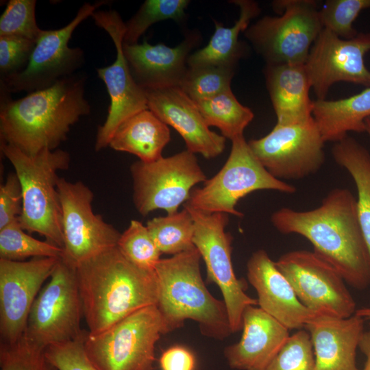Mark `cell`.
Masks as SVG:
<instances>
[{"mask_svg":"<svg viewBox=\"0 0 370 370\" xmlns=\"http://www.w3.org/2000/svg\"><path fill=\"white\" fill-rule=\"evenodd\" d=\"M62 249L25 232L18 219L0 230V258L22 260L34 258H60Z\"/></svg>","mask_w":370,"mask_h":370,"instance_id":"31","label":"cell"},{"mask_svg":"<svg viewBox=\"0 0 370 370\" xmlns=\"http://www.w3.org/2000/svg\"><path fill=\"white\" fill-rule=\"evenodd\" d=\"M279 16H265L243 32L267 64H305L323 29L313 0H280L272 3Z\"/></svg>","mask_w":370,"mask_h":370,"instance_id":"8","label":"cell"},{"mask_svg":"<svg viewBox=\"0 0 370 370\" xmlns=\"http://www.w3.org/2000/svg\"><path fill=\"white\" fill-rule=\"evenodd\" d=\"M84 335L76 340L48 347L45 350L46 358L57 370H98L85 350Z\"/></svg>","mask_w":370,"mask_h":370,"instance_id":"40","label":"cell"},{"mask_svg":"<svg viewBox=\"0 0 370 370\" xmlns=\"http://www.w3.org/2000/svg\"><path fill=\"white\" fill-rule=\"evenodd\" d=\"M82 317L75 267L60 257L31 308L23 335L45 349L76 340L86 332Z\"/></svg>","mask_w":370,"mask_h":370,"instance_id":"9","label":"cell"},{"mask_svg":"<svg viewBox=\"0 0 370 370\" xmlns=\"http://www.w3.org/2000/svg\"><path fill=\"white\" fill-rule=\"evenodd\" d=\"M166 333L159 310L152 305L101 332L86 331L84 345L98 370H153L156 343Z\"/></svg>","mask_w":370,"mask_h":370,"instance_id":"7","label":"cell"},{"mask_svg":"<svg viewBox=\"0 0 370 370\" xmlns=\"http://www.w3.org/2000/svg\"><path fill=\"white\" fill-rule=\"evenodd\" d=\"M358 347L366 356V362L362 370H370V330L362 333Z\"/></svg>","mask_w":370,"mask_h":370,"instance_id":"43","label":"cell"},{"mask_svg":"<svg viewBox=\"0 0 370 370\" xmlns=\"http://www.w3.org/2000/svg\"><path fill=\"white\" fill-rule=\"evenodd\" d=\"M188 0H146L136 13L125 23L123 43L134 45L147 29L156 23L165 20L180 22L184 18Z\"/></svg>","mask_w":370,"mask_h":370,"instance_id":"32","label":"cell"},{"mask_svg":"<svg viewBox=\"0 0 370 370\" xmlns=\"http://www.w3.org/2000/svg\"><path fill=\"white\" fill-rule=\"evenodd\" d=\"M117 247L129 261L146 271H154L161 259V252L147 226L137 220H132L121 234Z\"/></svg>","mask_w":370,"mask_h":370,"instance_id":"34","label":"cell"},{"mask_svg":"<svg viewBox=\"0 0 370 370\" xmlns=\"http://www.w3.org/2000/svg\"><path fill=\"white\" fill-rule=\"evenodd\" d=\"M264 75L277 124H298L312 117L314 101L304 64H267Z\"/></svg>","mask_w":370,"mask_h":370,"instance_id":"24","label":"cell"},{"mask_svg":"<svg viewBox=\"0 0 370 370\" xmlns=\"http://www.w3.org/2000/svg\"><path fill=\"white\" fill-rule=\"evenodd\" d=\"M310 334L315 370H359L356 349L364 328V319L317 316L305 326Z\"/></svg>","mask_w":370,"mask_h":370,"instance_id":"23","label":"cell"},{"mask_svg":"<svg viewBox=\"0 0 370 370\" xmlns=\"http://www.w3.org/2000/svg\"><path fill=\"white\" fill-rule=\"evenodd\" d=\"M104 1L85 3L75 16L57 29H42L27 67L14 75L1 80L3 90L28 93L51 86L59 79L73 75L84 62V51L69 45L77 26Z\"/></svg>","mask_w":370,"mask_h":370,"instance_id":"13","label":"cell"},{"mask_svg":"<svg viewBox=\"0 0 370 370\" xmlns=\"http://www.w3.org/2000/svg\"><path fill=\"white\" fill-rule=\"evenodd\" d=\"M369 51L370 32L343 39L323 28L304 64L317 99H325L330 87L338 82L370 87V71L364 60Z\"/></svg>","mask_w":370,"mask_h":370,"instance_id":"17","label":"cell"},{"mask_svg":"<svg viewBox=\"0 0 370 370\" xmlns=\"http://www.w3.org/2000/svg\"><path fill=\"white\" fill-rule=\"evenodd\" d=\"M159 363L161 370H195L196 360L189 349L174 345L162 352Z\"/></svg>","mask_w":370,"mask_h":370,"instance_id":"42","label":"cell"},{"mask_svg":"<svg viewBox=\"0 0 370 370\" xmlns=\"http://www.w3.org/2000/svg\"><path fill=\"white\" fill-rule=\"evenodd\" d=\"M201 258L195 247L160 260L154 270L158 283L156 306L166 332L192 319L198 323L202 334L223 340L232 333L226 306L206 288L200 271Z\"/></svg>","mask_w":370,"mask_h":370,"instance_id":"4","label":"cell"},{"mask_svg":"<svg viewBox=\"0 0 370 370\" xmlns=\"http://www.w3.org/2000/svg\"><path fill=\"white\" fill-rule=\"evenodd\" d=\"M331 152L334 161L348 171L356 186L358 216L370 257V153L348 136L335 143Z\"/></svg>","mask_w":370,"mask_h":370,"instance_id":"28","label":"cell"},{"mask_svg":"<svg viewBox=\"0 0 370 370\" xmlns=\"http://www.w3.org/2000/svg\"><path fill=\"white\" fill-rule=\"evenodd\" d=\"M22 206L20 181L15 172L10 173L0 186V230L18 219Z\"/></svg>","mask_w":370,"mask_h":370,"instance_id":"41","label":"cell"},{"mask_svg":"<svg viewBox=\"0 0 370 370\" xmlns=\"http://www.w3.org/2000/svg\"><path fill=\"white\" fill-rule=\"evenodd\" d=\"M284 234L308 239L314 252L334 267L346 282L363 288L370 283V257L358 216L357 200L347 188L332 190L321 205L297 211L282 208L271 216Z\"/></svg>","mask_w":370,"mask_h":370,"instance_id":"1","label":"cell"},{"mask_svg":"<svg viewBox=\"0 0 370 370\" xmlns=\"http://www.w3.org/2000/svg\"><path fill=\"white\" fill-rule=\"evenodd\" d=\"M75 269L90 333L101 332L136 311L157 304L155 271L136 267L117 246L80 262Z\"/></svg>","mask_w":370,"mask_h":370,"instance_id":"3","label":"cell"},{"mask_svg":"<svg viewBox=\"0 0 370 370\" xmlns=\"http://www.w3.org/2000/svg\"><path fill=\"white\" fill-rule=\"evenodd\" d=\"M91 17L96 25L109 34L116 51L112 64L96 69L110 99L106 121L98 127L96 135L95 149L99 151L109 145L115 131L124 121L149 108L145 91L135 82L123 53L125 25L121 16L110 10L95 11Z\"/></svg>","mask_w":370,"mask_h":370,"instance_id":"16","label":"cell"},{"mask_svg":"<svg viewBox=\"0 0 370 370\" xmlns=\"http://www.w3.org/2000/svg\"><path fill=\"white\" fill-rule=\"evenodd\" d=\"M324 140L313 118L294 125L277 124L266 136L248 141L259 162L275 177L300 180L325 162Z\"/></svg>","mask_w":370,"mask_h":370,"instance_id":"15","label":"cell"},{"mask_svg":"<svg viewBox=\"0 0 370 370\" xmlns=\"http://www.w3.org/2000/svg\"><path fill=\"white\" fill-rule=\"evenodd\" d=\"M264 370H315L314 354L309 332L301 330L290 335Z\"/></svg>","mask_w":370,"mask_h":370,"instance_id":"38","label":"cell"},{"mask_svg":"<svg viewBox=\"0 0 370 370\" xmlns=\"http://www.w3.org/2000/svg\"><path fill=\"white\" fill-rule=\"evenodd\" d=\"M36 41L16 36H0L1 80L23 71L27 66Z\"/></svg>","mask_w":370,"mask_h":370,"instance_id":"39","label":"cell"},{"mask_svg":"<svg viewBox=\"0 0 370 370\" xmlns=\"http://www.w3.org/2000/svg\"><path fill=\"white\" fill-rule=\"evenodd\" d=\"M232 141L230 153L221 170L201 187L193 188L184 206L206 213L221 212L242 217L238 201L262 190L291 194L296 188L273 176L251 151L244 136Z\"/></svg>","mask_w":370,"mask_h":370,"instance_id":"6","label":"cell"},{"mask_svg":"<svg viewBox=\"0 0 370 370\" xmlns=\"http://www.w3.org/2000/svg\"><path fill=\"white\" fill-rule=\"evenodd\" d=\"M355 314L365 319L370 320V308H363L356 310Z\"/></svg>","mask_w":370,"mask_h":370,"instance_id":"44","label":"cell"},{"mask_svg":"<svg viewBox=\"0 0 370 370\" xmlns=\"http://www.w3.org/2000/svg\"><path fill=\"white\" fill-rule=\"evenodd\" d=\"M312 116L324 142H338L350 132H365L370 117V87L338 100L314 101Z\"/></svg>","mask_w":370,"mask_h":370,"instance_id":"27","label":"cell"},{"mask_svg":"<svg viewBox=\"0 0 370 370\" xmlns=\"http://www.w3.org/2000/svg\"><path fill=\"white\" fill-rule=\"evenodd\" d=\"M275 263L299 301L317 316L347 318L354 314L356 303L345 280L314 251H288Z\"/></svg>","mask_w":370,"mask_h":370,"instance_id":"12","label":"cell"},{"mask_svg":"<svg viewBox=\"0 0 370 370\" xmlns=\"http://www.w3.org/2000/svg\"><path fill=\"white\" fill-rule=\"evenodd\" d=\"M247 276L258 294V306L288 330L305 327L317 317L299 301L288 280L264 249L250 256Z\"/></svg>","mask_w":370,"mask_h":370,"instance_id":"21","label":"cell"},{"mask_svg":"<svg viewBox=\"0 0 370 370\" xmlns=\"http://www.w3.org/2000/svg\"><path fill=\"white\" fill-rule=\"evenodd\" d=\"M130 173L133 202L143 216L158 209L177 212L194 186L207 180L195 154L187 149L153 162H136Z\"/></svg>","mask_w":370,"mask_h":370,"instance_id":"10","label":"cell"},{"mask_svg":"<svg viewBox=\"0 0 370 370\" xmlns=\"http://www.w3.org/2000/svg\"><path fill=\"white\" fill-rule=\"evenodd\" d=\"M195 103L208 126L217 127L222 136L231 140L243 136L254 116L250 108L238 101L231 88Z\"/></svg>","mask_w":370,"mask_h":370,"instance_id":"29","label":"cell"},{"mask_svg":"<svg viewBox=\"0 0 370 370\" xmlns=\"http://www.w3.org/2000/svg\"><path fill=\"white\" fill-rule=\"evenodd\" d=\"M367 9H370V0H328L319 9V15L323 28L341 38L351 39L358 34L354 21Z\"/></svg>","mask_w":370,"mask_h":370,"instance_id":"35","label":"cell"},{"mask_svg":"<svg viewBox=\"0 0 370 370\" xmlns=\"http://www.w3.org/2000/svg\"><path fill=\"white\" fill-rule=\"evenodd\" d=\"M60 258H0V335L14 343L24 334L31 308Z\"/></svg>","mask_w":370,"mask_h":370,"instance_id":"18","label":"cell"},{"mask_svg":"<svg viewBox=\"0 0 370 370\" xmlns=\"http://www.w3.org/2000/svg\"><path fill=\"white\" fill-rule=\"evenodd\" d=\"M146 226L161 254L174 256L195 247L193 219L185 207L181 211L155 217Z\"/></svg>","mask_w":370,"mask_h":370,"instance_id":"30","label":"cell"},{"mask_svg":"<svg viewBox=\"0 0 370 370\" xmlns=\"http://www.w3.org/2000/svg\"><path fill=\"white\" fill-rule=\"evenodd\" d=\"M63 247L61 258L75 267L117 246L121 234L93 212L94 195L83 182L59 177Z\"/></svg>","mask_w":370,"mask_h":370,"instance_id":"14","label":"cell"},{"mask_svg":"<svg viewBox=\"0 0 370 370\" xmlns=\"http://www.w3.org/2000/svg\"><path fill=\"white\" fill-rule=\"evenodd\" d=\"M234 68L221 66L188 67L180 88L199 102L231 88Z\"/></svg>","mask_w":370,"mask_h":370,"instance_id":"33","label":"cell"},{"mask_svg":"<svg viewBox=\"0 0 370 370\" xmlns=\"http://www.w3.org/2000/svg\"><path fill=\"white\" fill-rule=\"evenodd\" d=\"M36 0H10L0 17V36H16L36 42L42 29L36 23Z\"/></svg>","mask_w":370,"mask_h":370,"instance_id":"36","label":"cell"},{"mask_svg":"<svg viewBox=\"0 0 370 370\" xmlns=\"http://www.w3.org/2000/svg\"><path fill=\"white\" fill-rule=\"evenodd\" d=\"M1 152L14 167L22 188L21 227L38 233L62 249V210L57 184L60 171L69 169V152L43 149L30 155L1 141Z\"/></svg>","mask_w":370,"mask_h":370,"instance_id":"5","label":"cell"},{"mask_svg":"<svg viewBox=\"0 0 370 370\" xmlns=\"http://www.w3.org/2000/svg\"><path fill=\"white\" fill-rule=\"evenodd\" d=\"M239 8V16L234 25L225 27L214 21L215 30L204 47L191 53L187 61L188 67L221 66L235 69V65L244 53V47L239 35L250 25L251 19L260 12L258 3L252 0H234Z\"/></svg>","mask_w":370,"mask_h":370,"instance_id":"26","label":"cell"},{"mask_svg":"<svg viewBox=\"0 0 370 370\" xmlns=\"http://www.w3.org/2000/svg\"><path fill=\"white\" fill-rule=\"evenodd\" d=\"M85 82L84 75L75 73L18 99L3 97L1 141L30 155L45 149H57L71 127L90 113L84 96Z\"/></svg>","mask_w":370,"mask_h":370,"instance_id":"2","label":"cell"},{"mask_svg":"<svg viewBox=\"0 0 370 370\" xmlns=\"http://www.w3.org/2000/svg\"><path fill=\"white\" fill-rule=\"evenodd\" d=\"M171 140L168 125L147 109L124 121L111 138L109 147L137 156L140 161L153 162L162 157Z\"/></svg>","mask_w":370,"mask_h":370,"instance_id":"25","label":"cell"},{"mask_svg":"<svg viewBox=\"0 0 370 370\" xmlns=\"http://www.w3.org/2000/svg\"><path fill=\"white\" fill-rule=\"evenodd\" d=\"M194 222L193 243L204 260L207 280L216 284L223 297L232 333L242 329L243 314L249 306H258V300L246 293V284L236 278L232 262L230 233L225 229L228 214L206 213L184 206Z\"/></svg>","mask_w":370,"mask_h":370,"instance_id":"11","label":"cell"},{"mask_svg":"<svg viewBox=\"0 0 370 370\" xmlns=\"http://www.w3.org/2000/svg\"><path fill=\"white\" fill-rule=\"evenodd\" d=\"M240 341L227 346L224 355L238 370H264L288 339V329L259 306H249L243 314Z\"/></svg>","mask_w":370,"mask_h":370,"instance_id":"22","label":"cell"},{"mask_svg":"<svg viewBox=\"0 0 370 370\" xmlns=\"http://www.w3.org/2000/svg\"><path fill=\"white\" fill-rule=\"evenodd\" d=\"M145 91L149 110L180 134L188 151L207 159L224 151L226 138L210 129L197 103L180 87Z\"/></svg>","mask_w":370,"mask_h":370,"instance_id":"19","label":"cell"},{"mask_svg":"<svg viewBox=\"0 0 370 370\" xmlns=\"http://www.w3.org/2000/svg\"><path fill=\"white\" fill-rule=\"evenodd\" d=\"M199 39L191 33L174 47L151 45L145 39L141 44L123 42V51L132 75L143 90L180 87L188 68V58Z\"/></svg>","mask_w":370,"mask_h":370,"instance_id":"20","label":"cell"},{"mask_svg":"<svg viewBox=\"0 0 370 370\" xmlns=\"http://www.w3.org/2000/svg\"><path fill=\"white\" fill-rule=\"evenodd\" d=\"M365 132L367 133L370 139V117L365 121Z\"/></svg>","mask_w":370,"mask_h":370,"instance_id":"45","label":"cell"},{"mask_svg":"<svg viewBox=\"0 0 370 370\" xmlns=\"http://www.w3.org/2000/svg\"><path fill=\"white\" fill-rule=\"evenodd\" d=\"M42 349L23 335L14 343H1L0 370H57Z\"/></svg>","mask_w":370,"mask_h":370,"instance_id":"37","label":"cell"}]
</instances>
